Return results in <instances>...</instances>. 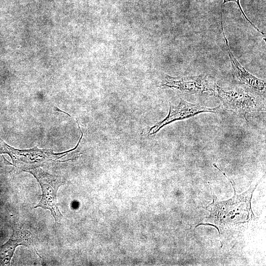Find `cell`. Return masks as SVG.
Wrapping results in <instances>:
<instances>
[{"label": "cell", "instance_id": "obj_1", "mask_svg": "<svg viewBox=\"0 0 266 266\" xmlns=\"http://www.w3.org/2000/svg\"><path fill=\"white\" fill-rule=\"evenodd\" d=\"M257 183L246 192L237 195L233 187V197L227 200L217 201L204 207L210 215L202 224L214 226L219 234L234 235L245 231L251 225L255 216L252 211L251 201Z\"/></svg>", "mask_w": 266, "mask_h": 266}, {"label": "cell", "instance_id": "obj_2", "mask_svg": "<svg viewBox=\"0 0 266 266\" xmlns=\"http://www.w3.org/2000/svg\"><path fill=\"white\" fill-rule=\"evenodd\" d=\"M213 95L219 99L225 109L245 119L248 113L265 109V103L260 97L242 89L225 91L215 83Z\"/></svg>", "mask_w": 266, "mask_h": 266}, {"label": "cell", "instance_id": "obj_3", "mask_svg": "<svg viewBox=\"0 0 266 266\" xmlns=\"http://www.w3.org/2000/svg\"><path fill=\"white\" fill-rule=\"evenodd\" d=\"M32 174L39 183L42 195L39 203L34 208L49 209L56 223L62 219L57 203V195L59 187L64 183L60 177L50 174L41 169L33 168L27 171Z\"/></svg>", "mask_w": 266, "mask_h": 266}, {"label": "cell", "instance_id": "obj_4", "mask_svg": "<svg viewBox=\"0 0 266 266\" xmlns=\"http://www.w3.org/2000/svg\"><path fill=\"white\" fill-rule=\"evenodd\" d=\"M2 147L3 153H7L11 157L14 166L25 171L41 166L46 161L56 160L68 152L57 154L53 153L50 150L38 148L19 150L8 146L3 141Z\"/></svg>", "mask_w": 266, "mask_h": 266}, {"label": "cell", "instance_id": "obj_5", "mask_svg": "<svg viewBox=\"0 0 266 266\" xmlns=\"http://www.w3.org/2000/svg\"><path fill=\"white\" fill-rule=\"evenodd\" d=\"M220 106L209 108L200 104H193L180 99L177 106H174L169 103V109L167 116L162 121L157 123L151 128L148 135L157 133L161 128L171 122L191 118L195 115L204 112L217 113Z\"/></svg>", "mask_w": 266, "mask_h": 266}, {"label": "cell", "instance_id": "obj_6", "mask_svg": "<svg viewBox=\"0 0 266 266\" xmlns=\"http://www.w3.org/2000/svg\"><path fill=\"white\" fill-rule=\"evenodd\" d=\"M215 84L212 86L208 81L207 76L204 74L182 77L166 75L160 86L163 88L176 89L182 92L192 94L209 93L213 95Z\"/></svg>", "mask_w": 266, "mask_h": 266}, {"label": "cell", "instance_id": "obj_7", "mask_svg": "<svg viewBox=\"0 0 266 266\" xmlns=\"http://www.w3.org/2000/svg\"><path fill=\"white\" fill-rule=\"evenodd\" d=\"M222 33L225 40L231 64V71L232 76L237 82L243 84L253 91L256 92H264L266 90V83L261 79L257 78L247 71L245 68L238 62L232 53L224 31L223 21H221Z\"/></svg>", "mask_w": 266, "mask_h": 266}, {"label": "cell", "instance_id": "obj_8", "mask_svg": "<svg viewBox=\"0 0 266 266\" xmlns=\"http://www.w3.org/2000/svg\"><path fill=\"white\" fill-rule=\"evenodd\" d=\"M32 233L26 230L14 228L9 239L0 248V261L2 265L10 263L14 252L19 245L30 247L33 245Z\"/></svg>", "mask_w": 266, "mask_h": 266}, {"label": "cell", "instance_id": "obj_9", "mask_svg": "<svg viewBox=\"0 0 266 266\" xmlns=\"http://www.w3.org/2000/svg\"><path fill=\"white\" fill-rule=\"evenodd\" d=\"M235 2L236 5H237V7L238 8L239 10H240V12L243 16L244 18L246 20V21L259 33H261L263 35H264L265 33L261 31L257 27L255 26V24H254L246 16L245 13L244 12L242 8H241V6L240 4V1L239 0H223V4H224L226 2Z\"/></svg>", "mask_w": 266, "mask_h": 266}, {"label": "cell", "instance_id": "obj_10", "mask_svg": "<svg viewBox=\"0 0 266 266\" xmlns=\"http://www.w3.org/2000/svg\"><path fill=\"white\" fill-rule=\"evenodd\" d=\"M1 154V148H0V154Z\"/></svg>", "mask_w": 266, "mask_h": 266}]
</instances>
